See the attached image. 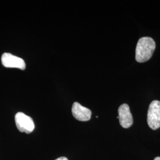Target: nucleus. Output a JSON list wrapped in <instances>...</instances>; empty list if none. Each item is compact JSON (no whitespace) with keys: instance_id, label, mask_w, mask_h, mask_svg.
Instances as JSON below:
<instances>
[{"instance_id":"obj_7","label":"nucleus","mask_w":160,"mask_h":160,"mask_svg":"<svg viewBox=\"0 0 160 160\" xmlns=\"http://www.w3.org/2000/svg\"><path fill=\"white\" fill-rule=\"evenodd\" d=\"M68 160V158H66V157H60V158H57V160Z\"/></svg>"},{"instance_id":"obj_6","label":"nucleus","mask_w":160,"mask_h":160,"mask_svg":"<svg viewBox=\"0 0 160 160\" xmlns=\"http://www.w3.org/2000/svg\"><path fill=\"white\" fill-rule=\"evenodd\" d=\"M72 113L76 119L82 122L90 120L92 116V111L78 102H75L73 104Z\"/></svg>"},{"instance_id":"obj_2","label":"nucleus","mask_w":160,"mask_h":160,"mask_svg":"<svg viewBox=\"0 0 160 160\" xmlns=\"http://www.w3.org/2000/svg\"><path fill=\"white\" fill-rule=\"evenodd\" d=\"M147 122L149 127L152 130H156L160 128V101L154 100L149 104Z\"/></svg>"},{"instance_id":"obj_1","label":"nucleus","mask_w":160,"mask_h":160,"mask_svg":"<svg viewBox=\"0 0 160 160\" xmlns=\"http://www.w3.org/2000/svg\"><path fill=\"white\" fill-rule=\"evenodd\" d=\"M155 42L150 37H143L139 39L136 48L135 59L138 62H144L152 57L155 49Z\"/></svg>"},{"instance_id":"obj_5","label":"nucleus","mask_w":160,"mask_h":160,"mask_svg":"<svg viewBox=\"0 0 160 160\" xmlns=\"http://www.w3.org/2000/svg\"><path fill=\"white\" fill-rule=\"evenodd\" d=\"M119 116L120 125L124 128H129L133 124V117L130 111L128 104H123L118 109Z\"/></svg>"},{"instance_id":"obj_3","label":"nucleus","mask_w":160,"mask_h":160,"mask_svg":"<svg viewBox=\"0 0 160 160\" xmlns=\"http://www.w3.org/2000/svg\"><path fill=\"white\" fill-rule=\"evenodd\" d=\"M15 122L18 131L26 133L33 131L34 123L33 119L22 112H18L15 116Z\"/></svg>"},{"instance_id":"obj_4","label":"nucleus","mask_w":160,"mask_h":160,"mask_svg":"<svg viewBox=\"0 0 160 160\" xmlns=\"http://www.w3.org/2000/svg\"><path fill=\"white\" fill-rule=\"evenodd\" d=\"M1 62L6 68L24 69L26 68V63L22 58L14 56L9 53H4L1 57Z\"/></svg>"},{"instance_id":"obj_8","label":"nucleus","mask_w":160,"mask_h":160,"mask_svg":"<svg viewBox=\"0 0 160 160\" xmlns=\"http://www.w3.org/2000/svg\"><path fill=\"white\" fill-rule=\"evenodd\" d=\"M154 160H160V157H156L155 158Z\"/></svg>"}]
</instances>
